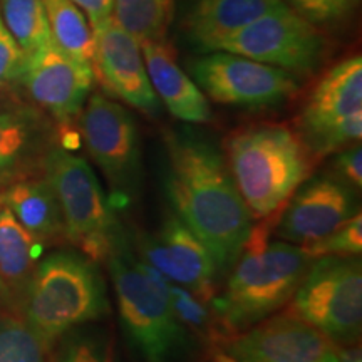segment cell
<instances>
[{
  "label": "cell",
  "instance_id": "cell-1",
  "mask_svg": "<svg viewBox=\"0 0 362 362\" xmlns=\"http://www.w3.org/2000/svg\"><path fill=\"white\" fill-rule=\"evenodd\" d=\"M165 188L175 215L202 240L221 274L232 270L253 228V216L225 155L193 133H168Z\"/></svg>",
  "mask_w": 362,
  "mask_h": 362
},
{
  "label": "cell",
  "instance_id": "cell-2",
  "mask_svg": "<svg viewBox=\"0 0 362 362\" xmlns=\"http://www.w3.org/2000/svg\"><path fill=\"white\" fill-rule=\"evenodd\" d=\"M269 235V225H253L225 288L211 298L223 339L262 322L287 305L315 260L304 247L270 240Z\"/></svg>",
  "mask_w": 362,
  "mask_h": 362
},
{
  "label": "cell",
  "instance_id": "cell-3",
  "mask_svg": "<svg viewBox=\"0 0 362 362\" xmlns=\"http://www.w3.org/2000/svg\"><path fill=\"white\" fill-rule=\"evenodd\" d=\"M225 161L253 220H264L309 180L314 156L287 126L253 124L226 138Z\"/></svg>",
  "mask_w": 362,
  "mask_h": 362
},
{
  "label": "cell",
  "instance_id": "cell-4",
  "mask_svg": "<svg viewBox=\"0 0 362 362\" xmlns=\"http://www.w3.org/2000/svg\"><path fill=\"white\" fill-rule=\"evenodd\" d=\"M21 307L25 324L49 347L74 327L111 312L98 264L81 252H56L39 260Z\"/></svg>",
  "mask_w": 362,
  "mask_h": 362
},
{
  "label": "cell",
  "instance_id": "cell-5",
  "mask_svg": "<svg viewBox=\"0 0 362 362\" xmlns=\"http://www.w3.org/2000/svg\"><path fill=\"white\" fill-rule=\"evenodd\" d=\"M104 262L115 285L121 327L131 346L146 362H168L187 337L166 292L168 279L139 260L128 240Z\"/></svg>",
  "mask_w": 362,
  "mask_h": 362
},
{
  "label": "cell",
  "instance_id": "cell-6",
  "mask_svg": "<svg viewBox=\"0 0 362 362\" xmlns=\"http://www.w3.org/2000/svg\"><path fill=\"white\" fill-rule=\"evenodd\" d=\"M42 175L61 206L64 237L83 255L96 264L104 262L128 240L93 166L83 156L52 146L44 158Z\"/></svg>",
  "mask_w": 362,
  "mask_h": 362
},
{
  "label": "cell",
  "instance_id": "cell-7",
  "mask_svg": "<svg viewBox=\"0 0 362 362\" xmlns=\"http://www.w3.org/2000/svg\"><path fill=\"white\" fill-rule=\"evenodd\" d=\"M291 302V312L319 329L339 347L359 344L362 329L359 255L315 259Z\"/></svg>",
  "mask_w": 362,
  "mask_h": 362
},
{
  "label": "cell",
  "instance_id": "cell-8",
  "mask_svg": "<svg viewBox=\"0 0 362 362\" xmlns=\"http://www.w3.org/2000/svg\"><path fill=\"white\" fill-rule=\"evenodd\" d=\"M297 129L314 158L339 153L361 141V56L337 62L319 79L302 106Z\"/></svg>",
  "mask_w": 362,
  "mask_h": 362
},
{
  "label": "cell",
  "instance_id": "cell-9",
  "mask_svg": "<svg viewBox=\"0 0 362 362\" xmlns=\"http://www.w3.org/2000/svg\"><path fill=\"white\" fill-rule=\"evenodd\" d=\"M324 47L317 27L282 2L237 33L225 35L210 51L238 54L300 76L320 64Z\"/></svg>",
  "mask_w": 362,
  "mask_h": 362
},
{
  "label": "cell",
  "instance_id": "cell-10",
  "mask_svg": "<svg viewBox=\"0 0 362 362\" xmlns=\"http://www.w3.org/2000/svg\"><path fill=\"white\" fill-rule=\"evenodd\" d=\"M79 131L89 156L112 192L124 203L141 189V138L134 117L103 94L88 98L79 112Z\"/></svg>",
  "mask_w": 362,
  "mask_h": 362
},
{
  "label": "cell",
  "instance_id": "cell-11",
  "mask_svg": "<svg viewBox=\"0 0 362 362\" xmlns=\"http://www.w3.org/2000/svg\"><path fill=\"white\" fill-rule=\"evenodd\" d=\"M189 76L205 96L226 106H280L298 90V81L291 72L223 51L193 61Z\"/></svg>",
  "mask_w": 362,
  "mask_h": 362
},
{
  "label": "cell",
  "instance_id": "cell-12",
  "mask_svg": "<svg viewBox=\"0 0 362 362\" xmlns=\"http://www.w3.org/2000/svg\"><path fill=\"white\" fill-rule=\"evenodd\" d=\"M220 362H337L339 346L293 312L223 339Z\"/></svg>",
  "mask_w": 362,
  "mask_h": 362
},
{
  "label": "cell",
  "instance_id": "cell-13",
  "mask_svg": "<svg viewBox=\"0 0 362 362\" xmlns=\"http://www.w3.org/2000/svg\"><path fill=\"white\" fill-rule=\"evenodd\" d=\"M356 193L337 175L305 180L277 211L274 233L292 245L309 247L361 214Z\"/></svg>",
  "mask_w": 362,
  "mask_h": 362
},
{
  "label": "cell",
  "instance_id": "cell-14",
  "mask_svg": "<svg viewBox=\"0 0 362 362\" xmlns=\"http://www.w3.org/2000/svg\"><path fill=\"white\" fill-rule=\"evenodd\" d=\"M141 262L203 302L216 293V264L200 238L175 214L163 220L155 233L138 240Z\"/></svg>",
  "mask_w": 362,
  "mask_h": 362
},
{
  "label": "cell",
  "instance_id": "cell-15",
  "mask_svg": "<svg viewBox=\"0 0 362 362\" xmlns=\"http://www.w3.org/2000/svg\"><path fill=\"white\" fill-rule=\"evenodd\" d=\"M94 69L51 39L25 57L19 83L33 101L61 123L79 116L93 90Z\"/></svg>",
  "mask_w": 362,
  "mask_h": 362
},
{
  "label": "cell",
  "instance_id": "cell-16",
  "mask_svg": "<svg viewBox=\"0 0 362 362\" xmlns=\"http://www.w3.org/2000/svg\"><path fill=\"white\" fill-rule=\"evenodd\" d=\"M93 33L94 76L101 79L107 93L144 115H158L161 103L149 83L141 44L112 17Z\"/></svg>",
  "mask_w": 362,
  "mask_h": 362
},
{
  "label": "cell",
  "instance_id": "cell-17",
  "mask_svg": "<svg viewBox=\"0 0 362 362\" xmlns=\"http://www.w3.org/2000/svg\"><path fill=\"white\" fill-rule=\"evenodd\" d=\"M49 144L47 126L30 107L0 106V189L12 181L42 173Z\"/></svg>",
  "mask_w": 362,
  "mask_h": 362
},
{
  "label": "cell",
  "instance_id": "cell-18",
  "mask_svg": "<svg viewBox=\"0 0 362 362\" xmlns=\"http://www.w3.org/2000/svg\"><path fill=\"white\" fill-rule=\"evenodd\" d=\"M141 52L149 83L166 110L185 123H208L210 103L192 76L178 66L168 45L163 40H146L141 42Z\"/></svg>",
  "mask_w": 362,
  "mask_h": 362
},
{
  "label": "cell",
  "instance_id": "cell-19",
  "mask_svg": "<svg viewBox=\"0 0 362 362\" xmlns=\"http://www.w3.org/2000/svg\"><path fill=\"white\" fill-rule=\"evenodd\" d=\"M0 203L44 245L66 238L61 206L42 173L6 185L0 189Z\"/></svg>",
  "mask_w": 362,
  "mask_h": 362
},
{
  "label": "cell",
  "instance_id": "cell-20",
  "mask_svg": "<svg viewBox=\"0 0 362 362\" xmlns=\"http://www.w3.org/2000/svg\"><path fill=\"white\" fill-rule=\"evenodd\" d=\"M42 252L44 243L0 203V297L22 304Z\"/></svg>",
  "mask_w": 362,
  "mask_h": 362
},
{
  "label": "cell",
  "instance_id": "cell-21",
  "mask_svg": "<svg viewBox=\"0 0 362 362\" xmlns=\"http://www.w3.org/2000/svg\"><path fill=\"white\" fill-rule=\"evenodd\" d=\"M282 0H198L188 17L194 42L210 51L225 35L237 33Z\"/></svg>",
  "mask_w": 362,
  "mask_h": 362
},
{
  "label": "cell",
  "instance_id": "cell-22",
  "mask_svg": "<svg viewBox=\"0 0 362 362\" xmlns=\"http://www.w3.org/2000/svg\"><path fill=\"white\" fill-rule=\"evenodd\" d=\"M51 39L71 57L94 66V33L84 12L71 0H44Z\"/></svg>",
  "mask_w": 362,
  "mask_h": 362
},
{
  "label": "cell",
  "instance_id": "cell-23",
  "mask_svg": "<svg viewBox=\"0 0 362 362\" xmlns=\"http://www.w3.org/2000/svg\"><path fill=\"white\" fill-rule=\"evenodd\" d=\"M173 0H115L112 19L139 44L163 40Z\"/></svg>",
  "mask_w": 362,
  "mask_h": 362
},
{
  "label": "cell",
  "instance_id": "cell-24",
  "mask_svg": "<svg viewBox=\"0 0 362 362\" xmlns=\"http://www.w3.org/2000/svg\"><path fill=\"white\" fill-rule=\"evenodd\" d=\"M0 16L25 54L51 40L44 0H0Z\"/></svg>",
  "mask_w": 362,
  "mask_h": 362
},
{
  "label": "cell",
  "instance_id": "cell-25",
  "mask_svg": "<svg viewBox=\"0 0 362 362\" xmlns=\"http://www.w3.org/2000/svg\"><path fill=\"white\" fill-rule=\"evenodd\" d=\"M56 344V349L51 347L49 352V362H119L115 341L106 330L94 325L74 327Z\"/></svg>",
  "mask_w": 362,
  "mask_h": 362
},
{
  "label": "cell",
  "instance_id": "cell-26",
  "mask_svg": "<svg viewBox=\"0 0 362 362\" xmlns=\"http://www.w3.org/2000/svg\"><path fill=\"white\" fill-rule=\"evenodd\" d=\"M51 347L25 320L6 317L0 320V362H49Z\"/></svg>",
  "mask_w": 362,
  "mask_h": 362
},
{
  "label": "cell",
  "instance_id": "cell-27",
  "mask_svg": "<svg viewBox=\"0 0 362 362\" xmlns=\"http://www.w3.org/2000/svg\"><path fill=\"white\" fill-rule=\"evenodd\" d=\"M166 292H168L171 305L180 324L185 329H193L194 332L203 334L208 339H216L215 325L211 324L210 310L206 309L205 302L200 300L197 296L187 291L185 287H180L168 280L166 282Z\"/></svg>",
  "mask_w": 362,
  "mask_h": 362
},
{
  "label": "cell",
  "instance_id": "cell-28",
  "mask_svg": "<svg viewBox=\"0 0 362 362\" xmlns=\"http://www.w3.org/2000/svg\"><path fill=\"white\" fill-rule=\"evenodd\" d=\"M305 252L312 259L319 257H354L362 252V216L357 214L347 220L346 223L337 226L327 237L320 238L319 242L305 247Z\"/></svg>",
  "mask_w": 362,
  "mask_h": 362
},
{
  "label": "cell",
  "instance_id": "cell-29",
  "mask_svg": "<svg viewBox=\"0 0 362 362\" xmlns=\"http://www.w3.org/2000/svg\"><path fill=\"white\" fill-rule=\"evenodd\" d=\"M312 25H332L351 16L359 0H282Z\"/></svg>",
  "mask_w": 362,
  "mask_h": 362
},
{
  "label": "cell",
  "instance_id": "cell-30",
  "mask_svg": "<svg viewBox=\"0 0 362 362\" xmlns=\"http://www.w3.org/2000/svg\"><path fill=\"white\" fill-rule=\"evenodd\" d=\"M27 54L13 39L0 16V89L19 83Z\"/></svg>",
  "mask_w": 362,
  "mask_h": 362
},
{
  "label": "cell",
  "instance_id": "cell-31",
  "mask_svg": "<svg viewBox=\"0 0 362 362\" xmlns=\"http://www.w3.org/2000/svg\"><path fill=\"white\" fill-rule=\"evenodd\" d=\"M334 170L339 178L351 185L356 192L362 188V149L359 144L344 148L334 161Z\"/></svg>",
  "mask_w": 362,
  "mask_h": 362
},
{
  "label": "cell",
  "instance_id": "cell-32",
  "mask_svg": "<svg viewBox=\"0 0 362 362\" xmlns=\"http://www.w3.org/2000/svg\"><path fill=\"white\" fill-rule=\"evenodd\" d=\"M71 2H74L84 12L93 29H96L112 17L115 0H71Z\"/></svg>",
  "mask_w": 362,
  "mask_h": 362
},
{
  "label": "cell",
  "instance_id": "cell-33",
  "mask_svg": "<svg viewBox=\"0 0 362 362\" xmlns=\"http://www.w3.org/2000/svg\"><path fill=\"white\" fill-rule=\"evenodd\" d=\"M337 362H362L359 344L339 347V361Z\"/></svg>",
  "mask_w": 362,
  "mask_h": 362
}]
</instances>
